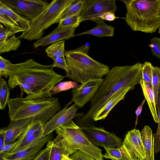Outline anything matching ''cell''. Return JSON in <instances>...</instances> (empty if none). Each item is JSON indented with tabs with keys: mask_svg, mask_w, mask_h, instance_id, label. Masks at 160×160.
Masks as SVG:
<instances>
[{
	"mask_svg": "<svg viewBox=\"0 0 160 160\" xmlns=\"http://www.w3.org/2000/svg\"><path fill=\"white\" fill-rule=\"evenodd\" d=\"M141 85L145 98L146 99L154 120L158 123L159 119L156 108L155 96L151 83L141 80Z\"/></svg>",
	"mask_w": 160,
	"mask_h": 160,
	"instance_id": "20",
	"label": "cell"
},
{
	"mask_svg": "<svg viewBox=\"0 0 160 160\" xmlns=\"http://www.w3.org/2000/svg\"><path fill=\"white\" fill-rule=\"evenodd\" d=\"M53 68V64L44 65L32 59L21 63H12L7 73L9 77L8 85L10 88L18 81L30 85L34 94L29 99L51 97V90L66 77L56 73Z\"/></svg>",
	"mask_w": 160,
	"mask_h": 160,
	"instance_id": "2",
	"label": "cell"
},
{
	"mask_svg": "<svg viewBox=\"0 0 160 160\" xmlns=\"http://www.w3.org/2000/svg\"><path fill=\"white\" fill-rule=\"evenodd\" d=\"M10 90L6 81L0 78V108L4 110L10 99Z\"/></svg>",
	"mask_w": 160,
	"mask_h": 160,
	"instance_id": "29",
	"label": "cell"
},
{
	"mask_svg": "<svg viewBox=\"0 0 160 160\" xmlns=\"http://www.w3.org/2000/svg\"><path fill=\"white\" fill-rule=\"evenodd\" d=\"M53 137V132L33 143L24 150L0 154V160H34L44 145Z\"/></svg>",
	"mask_w": 160,
	"mask_h": 160,
	"instance_id": "13",
	"label": "cell"
},
{
	"mask_svg": "<svg viewBox=\"0 0 160 160\" xmlns=\"http://www.w3.org/2000/svg\"><path fill=\"white\" fill-rule=\"evenodd\" d=\"M106 153L103 158L112 160H129L122 152L121 148H105Z\"/></svg>",
	"mask_w": 160,
	"mask_h": 160,
	"instance_id": "32",
	"label": "cell"
},
{
	"mask_svg": "<svg viewBox=\"0 0 160 160\" xmlns=\"http://www.w3.org/2000/svg\"><path fill=\"white\" fill-rule=\"evenodd\" d=\"M151 43L148 45L151 48L152 54L160 59V38H152L151 40Z\"/></svg>",
	"mask_w": 160,
	"mask_h": 160,
	"instance_id": "36",
	"label": "cell"
},
{
	"mask_svg": "<svg viewBox=\"0 0 160 160\" xmlns=\"http://www.w3.org/2000/svg\"><path fill=\"white\" fill-rule=\"evenodd\" d=\"M11 63L10 61L0 56V78H7V73Z\"/></svg>",
	"mask_w": 160,
	"mask_h": 160,
	"instance_id": "37",
	"label": "cell"
},
{
	"mask_svg": "<svg viewBox=\"0 0 160 160\" xmlns=\"http://www.w3.org/2000/svg\"><path fill=\"white\" fill-rule=\"evenodd\" d=\"M67 160H96L88 154L81 150H78L76 152L70 155Z\"/></svg>",
	"mask_w": 160,
	"mask_h": 160,
	"instance_id": "35",
	"label": "cell"
},
{
	"mask_svg": "<svg viewBox=\"0 0 160 160\" xmlns=\"http://www.w3.org/2000/svg\"><path fill=\"white\" fill-rule=\"evenodd\" d=\"M153 66L149 62H146L142 64L141 71L142 80L152 84Z\"/></svg>",
	"mask_w": 160,
	"mask_h": 160,
	"instance_id": "34",
	"label": "cell"
},
{
	"mask_svg": "<svg viewBox=\"0 0 160 160\" xmlns=\"http://www.w3.org/2000/svg\"><path fill=\"white\" fill-rule=\"evenodd\" d=\"M18 143L17 141L14 142H12L5 145L2 150L0 151V154L5 152H10L17 145Z\"/></svg>",
	"mask_w": 160,
	"mask_h": 160,
	"instance_id": "41",
	"label": "cell"
},
{
	"mask_svg": "<svg viewBox=\"0 0 160 160\" xmlns=\"http://www.w3.org/2000/svg\"><path fill=\"white\" fill-rule=\"evenodd\" d=\"M8 105L10 121L32 118L44 125L61 108L58 98L52 97L37 99L17 97L10 99Z\"/></svg>",
	"mask_w": 160,
	"mask_h": 160,
	"instance_id": "4",
	"label": "cell"
},
{
	"mask_svg": "<svg viewBox=\"0 0 160 160\" xmlns=\"http://www.w3.org/2000/svg\"><path fill=\"white\" fill-rule=\"evenodd\" d=\"M104 79L89 81L82 84L80 87L72 89V101L78 108H81L92 99Z\"/></svg>",
	"mask_w": 160,
	"mask_h": 160,
	"instance_id": "14",
	"label": "cell"
},
{
	"mask_svg": "<svg viewBox=\"0 0 160 160\" xmlns=\"http://www.w3.org/2000/svg\"><path fill=\"white\" fill-rule=\"evenodd\" d=\"M72 102L71 101L68 103L44 125V137L53 132L60 126L71 121L76 117H79L84 114L83 112L77 113L78 108L75 104L68 107Z\"/></svg>",
	"mask_w": 160,
	"mask_h": 160,
	"instance_id": "12",
	"label": "cell"
},
{
	"mask_svg": "<svg viewBox=\"0 0 160 160\" xmlns=\"http://www.w3.org/2000/svg\"><path fill=\"white\" fill-rule=\"evenodd\" d=\"M0 6L2 8L6 13L23 29L24 31L22 32H26L30 30V22L29 20L15 12L0 1Z\"/></svg>",
	"mask_w": 160,
	"mask_h": 160,
	"instance_id": "23",
	"label": "cell"
},
{
	"mask_svg": "<svg viewBox=\"0 0 160 160\" xmlns=\"http://www.w3.org/2000/svg\"><path fill=\"white\" fill-rule=\"evenodd\" d=\"M5 145V139L4 135L0 132V151Z\"/></svg>",
	"mask_w": 160,
	"mask_h": 160,
	"instance_id": "43",
	"label": "cell"
},
{
	"mask_svg": "<svg viewBox=\"0 0 160 160\" xmlns=\"http://www.w3.org/2000/svg\"><path fill=\"white\" fill-rule=\"evenodd\" d=\"M130 90H132L131 87L123 88L117 92L95 114L93 118V120L96 121L105 119L112 108L124 99L125 95Z\"/></svg>",
	"mask_w": 160,
	"mask_h": 160,
	"instance_id": "18",
	"label": "cell"
},
{
	"mask_svg": "<svg viewBox=\"0 0 160 160\" xmlns=\"http://www.w3.org/2000/svg\"><path fill=\"white\" fill-rule=\"evenodd\" d=\"M117 8L116 0H86L80 15V22L91 20L98 23L104 21L100 18L102 14L108 12L115 14Z\"/></svg>",
	"mask_w": 160,
	"mask_h": 160,
	"instance_id": "8",
	"label": "cell"
},
{
	"mask_svg": "<svg viewBox=\"0 0 160 160\" xmlns=\"http://www.w3.org/2000/svg\"><path fill=\"white\" fill-rule=\"evenodd\" d=\"M86 1V0H75L63 12L60 20L68 17L80 15Z\"/></svg>",
	"mask_w": 160,
	"mask_h": 160,
	"instance_id": "26",
	"label": "cell"
},
{
	"mask_svg": "<svg viewBox=\"0 0 160 160\" xmlns=\"http://www.w3.org/2000/svg\"><path fill=\"white\" fill-rule=\"evenodd\" d=\"M80 128L89 141L94 145L108 148H118L122 146L121 138L103 128L94 125Z\"/></svg>",
	"mask_w": 160,
	"mask_h": 160,
	"instance_id": "9",
	"label": "cell"
},
{
	"mask_svg": "<svg viewBox=\"0 0 160 160\" xmlns=\"http://www.w3.org/2000/svg\"><path fill=\"white\" fill-rule=\"evenodd\" d=\"M45 51L48 56L52 59L64 56L65 41H61L51 44Z\"/></svg>",
	"mask_w": 160,
	"mask_h": 160,
	"instance_id": "27",
	"label": "cell"
},
{
	"mask_svg": "<svg viewBox=\"0 0 160 160\" xmlns=\"http://www.w3.org/2000/svg\"><path fill=\"white\" fill-rule=\"evenodd\" d=\"M55 131L57 136L53 140L64 148L74 153L80 150L96 160H104L102 150L89 141L80 127L72 120L60 126Z\"/></svg>",
	"mask_w": 160,
	"mask_h": 160,
	"instance_id": "6",
	"label": "cell"
},
{
	"mask_svg": "<svg viewBox=\"0 0 160 160\" xmlns=\"http://www.w3.org/2000/svg\"><path fill=\"white\" fill-rule=\"evenodd\" d=\"M32 120L29 118L10 121L8 125L2 128L0 132L4 135L5 145L16 142Z\"/></svg>",
	"mask_w": 160,
	"mask_h": 160,
	"instance_id": "15",
	"label": "cell"
},
{
	"mask_svg": "<svg viewBox=\"0 0 160 160\" xmlns=\"http://www.w3.org/2000/svg\"><path fill=\"white\" fill-rule=\"evenodd\" d=\"M89 46L86 44L76 49L65 51L64 56L68 68L66 77L83 84L89 81L103 79L109 67L89 56Z\"/></svg>",
	"mask_w": 160,
	"mask_h": 160,
	"instance_id": "3",
	"label": "cell"
},
{
	"mask_svg": "<svg viewBox=\"0 0 160 160\" xmlns=\"http://www.w3.org/2000/svg\"><path fill=\"white\" fill-rule=\"evenodd\" d=\"M44 124L41 121L33 120L17 140V144L43 129Z\"/></svg>",
	"mask_w": 160,
	"mask_h": 160,
	"instance_id": "28",
	"label": "cell"
},
{
	"mask_svg": "<svg viewBox=\"0 0 160 160\" xmlns=\"http://www.w3.org/2000/svg\"><path fill=\"white\" fill-rule=\"evenodd\" d=\"M101 19L103 20L112 21L117 18L115 15V14L110 12H106L100 17Z\"/></svg>",
	"mask_w": 160,
	"mask_h": 160,
	"instance_id": "40",
	"label": "cell"
},
{
	"mask_svg": "<svg viewBox=\"0 0 160 160\" xmlns=\"http://www.w3.org/2000/svg\"><path fill=\"white\" fill-rule=\"evenodd\" d=\"M129 160H142L146 157L140 132L134 128L128 132L121 147Z\"/></svg>",
	"mask_w": 160,
	"mask_h": 160,
	"instance_id": "11",
	"label": "cell"
},
{
	"mask_svg": "<svg viewBox=\"0 0 160 160\" xmlns=\"http://www.w3.org/2000/svg\"><path fill=\"white\" fill-rule=\"evenodd\" d=\"M76 28L61 29L57 27L46 36L42 37L33 43L35 48L40 46H45L54 42L68 39L75 36Z\"/></svg>",
	"mask_w": 160,
	"mask_h": 160,
	"instance_id": "16",
	"label": "cell"
},
{
	"mask_svg": "<svg viewBox=\"0 0 160 160\" xmlns=\"http://www.w3.org/2000/svg\"><path fill=\"white\" fill-rule=\"evenodd\" d=\"M0 1L30 21L38 17L49 4L45 1L41 0H1Z\"/></svg>",
	"mask_w": 160,
	"mask_h": 160,
	"instance_id": "10",
	"label": "cell"
},
{
	"mask_svg": "<svg viewBox=\"0 0 160 160\" xmlns=\"http://www.w3.org/2000/svg\"><path fill=\"white\" fill-rule=\"evenodd\" d=\"M145 151V158L142 160H155L154 156V135L151 128L146 125L140 132Z\"/></svg>",
	"mask_w": 160,
	"mask_h": 160,
	"instance_id": "19",
	"label": "cell"
},
{
	"mask_svg": "<svg viewBox=\"0 0 160 160\" xmlns=\"http://www.w3.org/2000/svg\"><path fill=\"white\" fill-rule=\"evenodd\" d=\"M50 151L49 147L46 145V148L40 151L34 160H48Z\"/></svg>",
	"mask_w": 160,
	"mask_h": 160,
	"instance_id": "39",
	"label": "cell"
},
{
	"mask_svg": "<svg viewBox=\"0 0 160 160\" xmlns=\"http://www.w3.org/2000/svg\"><path fill=\"white\" fill-rule=\"evenodd\" d=\"M160 94V85H159V92L158 93Z\"/></svg>",
	"mask_w": 160,
	"mask_h": 160,
	"instance_id": "44",
	"label": "cell"
},
{
	"mask_svg": "<svg viewBox=\"0 0 160 160\" xmlns=\"http://www.w3.org/2000/svg\"><path fill=\"white\" fill-rule=\"evenodd\" d=\"M122 1L127 9L126 23L133 31L152 33L160 27V0Z\"/></svg>",
	"mask_w": 160,
	"mask_h": 160,
	"instance_id": "5",
	"label": "cell"
},
{
	"mask_svg": "<svg viewBox=\"0 0 160 160\" xmlns=\"http://www.w3.org/2000/svg\"><path fill=\"white\" fill-rule=\"evenodd\" d=\"M160 83V68L158 67L153 68V76L152 84V86L155 96L156 105L158 102V94Z\"/></svg>",
	"mask_w": 160,
	"mask_h": 160,
	"instance_id": "33",
	"label": "cell"
},
{
	"mask_svg": "<svg viewBox=\"0 0 160 160\" xmlns=\"http://www.w3.org/2000/svg\"><path fill=\"white\" fill-rule=\"evenodd\" d=\"M52 59L54 61V62L53 63L54 67L63 69L66 72L67 71L68 67L65 56L58 57Z\"/></svg>",
	"mask_w": 160,
	"mask_h": 160,
	"instance_id": "38",
	"label": "cell"
},
{
	"mask_svg": "<svg viewBox=\"0 0 160 160\" xmlns=\"http://www.w3.org/2000/svg\"><path fill=\"white\" fill-rule=\"evenodd\" d=\"M75 0H54L35 19L30 21V29L18 37L28 40H38L44 30L52 25L59 23L64 11Z\"/></svg>",
	"mask_w": 160,
	"mask_h": 160,
	"instance_id": "7",
	"label": "cell"
},
{
	"mask_svg": "<svg viewBox=\"0 0 160 160\" xmlns=\"http://www.w3.org/2000/svg\"><path fill=\"white\" fill-rule=\"evenodd\" d=\"M146 101V99L145 98H144L141 104H140V105H139L138 106V108H137V109L135 111V113L136 115V120L135 123V127H136L137 124L138 116H139V115H140L141 112L143 105H144V104L145 102Z\"/></svg>",
	"mask_w": 160,
	"mask_h": 160,
	"instance_id": "42",
	"label": "cell"
},
{
	"mask_svg": "<svg viewBox=\"0 0 160 160\" xmlns=\"http://www.w3.org/2000/svg\"><path fill=\"white\" fill-rule=\"evenodd\" d=\"M142 63L132 66H117L110 69L90 101V107L86 113L77 118L76 124L80 127L93 126V118L117 92L131 87L132 90L142 79Z\"/></svg>",
	"mask_w": 160,
	"mask_h": 160,
	"instance_id": "1",
	"label": "cell"
},
{
	"mask_svg": "<svg viewBox=\"0 0 160 160\" xmlns=\"http://www.w3.org/2000/svg\"><path fill=\"white\" fill-rule=\"evenodd\" d=\"M46 145L50 149L48 160H67L68 157L74 153L53 140L48 141Z\"/></svg>",
	"mask_w": 160,
	"mask_h": 160,
	"instance_id": "21",
	"label": "cell"
},
{
	"mask_svg": "<svg viewBox=\"0 0 160 160\" xmlns=\"http://www.w3.org/2000/svg\"><path fill=\"white\" fill-rule=\"evenodd\" d=\"M80 15L67 17L60 21L58 27L61 29L76 28L80 23Z\"/></svg>",
	"mask_w": 160,
	"mask_h": 160,
	"instance_id": "31",
	"label": "cell"
},
{
	"mask_svg": "<svg viewBox=\"0 0 160 160\" xmlns=\"http://www.w3.org/2000/svg\"><path fill=\"white\" fill-rule=\"evenodd\" d=\"M0 22L4 25L6 28H9L15 34L24 31L11 17L5 12L2 8L0 6Z\"/></svg>",
	"mask_w": 160,
	"mask_h": 160,
	"instance_id": "24",
	"label": "cell"
},
{
	"mask_svg": "<svg viewBox=\"0 0 160 160\" xmlns=\"http://www.w3.org/2000/svg\"><path fill=\"white\" fill-rule=\"evenodd\" d=\"M114 28L111 25H108L104 21L97 23V25L90 30L78 34L76 36L84 34H89L99 37H112L114 34Z\"/></svg>",
	"mask_w": 160,
	"mask_h": 160,
	"instance_id": "22",
	"label": "cell"
},
{
	"mask_svg": "<svg viewBox=\"0 0 160 160\" xmlns=\"http://www.w3.org/2000/svg\"><path fill=\"white\" fill-rule=\"evenodd\" d=\"M44 137L43 129L42 130L22 140L17 144L16 146L9 152H14L24 150L33 143L40 140Z\"/></svg>",
	"mask_w": 160,
	"mask_h": 160,
	"instance_id": "25",
	"label": "cell"
},
{
	"mask_svg": "<svg viewBox=\"0 0 160 160\" xmlns=\"http://www.w3.org/2000/svg\"><path fill=\"white\" fill-rule=\"evenodd\" d=\"M81 85H78L74 81L61 82L56 85L51 90L50 94L52 96L62 91H66L75 88H78Z\"/></svg>",
	"mask_w": 160,
	"mask_h": 160,
	"instance_id": "30",
	"label": "cell"
},
{
	"mask_svg": "<svg viewBox=\"0 0 160 160\" xmlns=\"http://www.w3.org/2000/svg\"><path fill=\"white\" fill-rule=\"evenodd\" d=\"M14 32L0 24V53L17 50L20 46V39Z\"/></svg>",
	"mask_w": 160,
	"mask_h": 160,
	"instance_id": "17",
	"label": "cell"
},
{
	"mask_svg": "<svg viewBox=\"0 0 160 160\" xmlns=\"http://www.w3.org/2000/svg\"><path fill=\"white\" fill-rule=\"evenodd\" d=\"M159 32L160 34V28H159Z\"/></svg>",
	"mask_w": 160,
	"mask_h": 160,
	"instance_id": "45",
	"label": "cell"
}]
</instances>
